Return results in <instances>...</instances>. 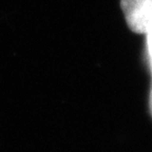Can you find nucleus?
I'll return each mask as SVG.
<instances>
[{
    "instance_id": "f257e3e1",
    "label": "nucleus",
    "mask_w": 152,
    "mask_h": 152,
    "mask_svg": "<svg viewBox=\"0 0 152 152\" xmlns=\"http://www.w3.org/2000/svg\"><path fill=\"white\" fill-rule=\"evenodd\" d=\"M121 7L129 28L147 34L152 26V0H121Z\"/></svg>"
},
{
    "instance_id": "f03ea898",
    "label": "nucleus",
    "mask_w": 152,
    "mask_h": 152,
    "mask_svg": "<svg viewBox=\"0 0 152 152\" xmlns=\"http://www.w3.org/2000/svg\"><path fill=\"white\" fill-rule=\"evenodd\" d=\"M147 43H148V52H149L150 62H151V66H152V26L149 28V31L147 32Z\"/></svg>"
},
{
    "instance_id": "7ed1b4c3",
    "label": "nucleus",
    "mask_w": 152,
    "mask_h": 152,
    "mask_svg": "<svg viewBox=\"0 0 152 152\" xmlns=\"http://www.w3.org/2000/svg\"><path fill=\"white\" fill-rule=\"evenodd\" d=\"M150 112H151V115H152V85H151V92H150Z\"/></svg>"
}]
</instances>
